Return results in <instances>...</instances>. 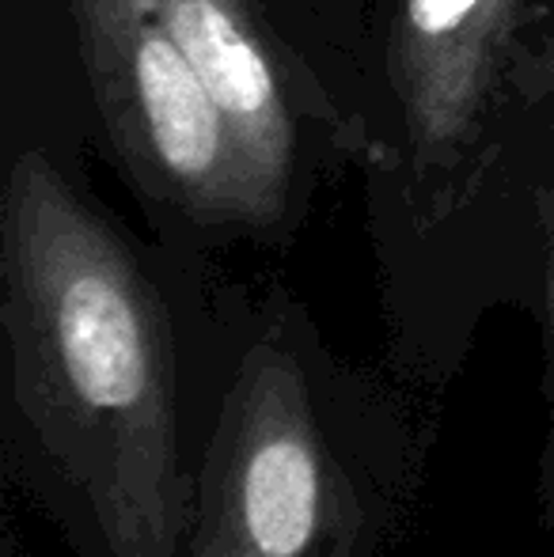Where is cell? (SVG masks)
<instances>
[{
  "label": "cell",
  "mask_w": 554,
  "mask_h": 557,
  "mask_svg": "<svg viewBox=\"0 0 554 557\" xmlns=\"http://www.w3.org/2000/svg\"><path fill=\"white\" fill-rule=\"evenodd\" d=\"M0 467L73 557H186L255 300L206 255L140 243L50 152L0 209Z\"/></svg>",
  "instance_id": "obj_1"
},
{
  "label": "cell",
  "mask_w": 554,
  "mask_h": 557,
  "mask_svg": "<svg viewBox=\"0 0 554 557\" xmlns=\"http://www.w3.org/2000/svg\"><path fill=\"white\" fill-rule=\"evenodd\" d=\"M365 133L387 368L459 380L494 311L540 323L554 183V0H319Z\"/></svg>",
  "instance_id": "obj_2"
},
{
  "label": "cell",
  "mask_w": 554,
  "mask_h": 557,
  "mask_svg": "<svg viewBox=\"0 0 554 557\" xmlns=\"http://www.w3.org/2000/svg\"><path fill=\"white\" fill-rule=\"evenodd\" d=\"M426 441L288 288L255 300L198 478L186 557H304L365 500H418Z\"/></svg>",
  "instance_id": "obj_3"
},
{
  "label": "cell",
  "mask_w": 554,
  "mask_h": 557,
  "mask_svg": "<svg viewBox=\"0 0 554 557\" xmlns=\"http://www.w3.org/2000/svg\"><path fill=\"white\" fill-rule=\"evenodd\" d=\"M91 96L171 247L262 243L229 117L152 0H69Z\"/></svg>",
  "instance_id": "obj_4"
},
{
  "label": "cell",
  "mask_w": 554,
  "mask_h": 557,
  "mask_svg": "<svg viewBox=\"0 0 554 557\" xmlns=\"http://www.w3.org/2000/svg\"><path fill=\"white\" fill-rule=\"evenodd\" d=\"M152 8L229 117L262 247H281L300 227L323 171L361 163L365 133L342 53L327 38L304 50L267 0H152Z\"/></svg>",
  "instance_id": "obj_5"
},
{
  "label": "cell",
  "mask_w": 554,
  "mask_h": 557,
  "mask_svg": "<svg viewBox=\"0 0 554 557\" xmlns=\"http://www.w3.org/2000/svg\"><path fill=\"white\" fill-rule=\"evenodd\" d=\"M410 508L415 500H365L354 512L342 516L334 528H327L304 557H395Z\"/></svg>",
  "instance_id": "obj_6"
},
{
  "label": "cell",
  "mask_w": 554,
  "mask_h": 557,
  "mask_svg": "<svg viewBox=\"0 0 554 557\" xmlns=\"http://www.w3.org/2000/svg\"><path fill=\"white\" fill-rule=\"evenodd\" d=\"M543 391H547V433H543V455H540V512L543 523L554 528V183L547 194V293H543Z\"/></svg>",
  "instance_id": "obj_7"
},
{
  "label": "cell",
  "mask_w": 554,
  "mask_h": 557,
  "mask_svg": "<svg viewBox=\"0 0 554 557\" xmlns=\"http://www.w3.org/2000/svg\"><path fill=\"white\" fill-rule=\"evenodd\" d=\"M0 557H23L20 539H15V523L4 520V539H0Z\"/></svg>",
  "instance_id": "obj_8"
}]
</instances>
